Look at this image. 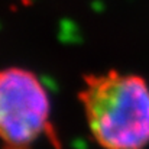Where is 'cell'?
<instances>
[{
  "label": "cell",
  "mask_w": 149,
  "mask_h": 149,
  "mask_svg": "<svg viewBox=\"0 0 149 149\" xmlns=\"http://www.w3.org/2000/svg\"><path fill=\"white\" fill-rule=\"evenodd\" d=\"M78 99L101 149L149 146V84L143 77L117 70L87 74Z\"/></svg>",
  "instance_id": "1"
},
{
  "label": "cell",
  "mask_w": 149,
  "mask_h": 149,
  "mask_svg": "<svg viewBox=\"0 0 149 149\" xmlns=\"http://www.w3.org/2000/svg\"><path fill=\"white\" fill-rule=\"evenodd\" d=\"M51 100L32 71L20 67L0 70V141L25 149L49 129Z\"/></svg>",
  "instance_id": "2"
}]
</instances>
